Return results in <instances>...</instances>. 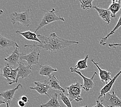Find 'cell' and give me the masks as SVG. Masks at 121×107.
I'll use <instances>...</instances> for the list:
<instances>
[{
    "label": "cell",
    "mask_w": 121,
    "mask_h": 107,
    "mask_svg": "<svg viewBox=\"0 0 121 107\" xmlns=\"http://www.w3.org/2000/svg\"><path fill=\"white\" fill-rule=\"evenodd\" d=\"M38 37L41 41L40 44H34L33 45L24 44V47H39L44 49L45 51H48L52 53H57L62 51L63 49L68 46L79 44V42L76 41L62 39L55 33H52L49 37L38 34Z\"/></svg>",
    "instance_id": "cell-1"
},
{
    "label": "cell",
    "mask_w": 121,
    "mask_h": 107,
    "mask_svg": "<svg viewBox=\"0 0 121 107\" xmlns=\"http://www.w3.org/2000/svg\"><path fill=\"white\" fill-rule=\"evenodd\" d=\"M31 9L27 8L25 11L22 13L14 12L11 14V21L13 25L18 22L19 25H22L23 26L28 27L31 23Z\"/></svg>",
    "instance_id": "cell-2"
},
{
    "label": "cell",
    "mask_w": 121,
    "mask_h": 107,
    "mask_svg": "<svg viewBox=\"0 0 121 107\" xmlns=\"http://www.w3.org/2000/svg\"><path fill=\"white\" fill-rule=\"evenodd\" d=\"M44 12V14L41 20V21L39 24L38 26L36 29L35 33H36L37 31H38L40 29H41L43 27L51 23L56 21H65V19L63 17L61 16H58L56 14V11L55 8H52L51 11H47L42 10Z\"/></svg>",
    "instance_id": "cell-3"
},
{
    "label": "cell",
    "mask_w": 121,
    "mask_h": 107,
    "mask_svg": "<svg viewBox=\"0 0 121 107\" xmlns=\"http://www.w3.org/2000/svg\"><path fill=\"white\" fill-rule=\"evenodd\" d=\"M31 52L30 54H25L21 53L20 59L21 60H24L26 61L28 65L31 68V66L34 65H39V56L41 50L39 49V47H31Z\"/></svg>",
    "instance_id": "cell-4"
},
{
    "label": "cell",
    "mask_w": 121,
    "mask_h": 107,
    "mask_svg": "<svg viewBox=\"0 0 121 107\" xmlns=\"http://www.w3.org/2000/svg\"><path fill=\"white\" fill-rule=\"evenodd\" d=\"M82 86L79 82H77L66 88L68 91V96L71 102L76 100L77 102H79L82 100V98L80 95Z\"/></svg>",
    "instance_id": "cell-5"
},
{
    "label": "cell",
    "mask_w": 121,
    "mask_h": 107,
    "mask_svg": "<svg viewBox=\"0 0 121 107\" xmlns=\"http://www.w3.org/2000/svg\"><path fill=\"white\" fill-rule=\"evenodd\" d=\"M101 102L106 107H121V100L113 90L112 93H107L103 97Z\"/></svg>",
    "instance_id": "cell-6"
},
{
    "label": "cell",
    "mask_w": 121,
    "mask_h": 107,
    "mask_svg": "<svg viewBox=\"0 0 121 107\" xmlns=\"http://www.w3.org/2000/svg\"><path fill=\"white\" fill-rule=\"evenodd\" d=\"M19 49L20 48L19 47H16L10 55H8L6 54L7 57L4 58V60L6 61L5 64H8L14 69L18 68L17 67V66H19V63H20V61L21 60L20 57L21 53L19 52Z\"/></svg>",
    "instance_id": "cell-7"
},
{
    "label": "cell",
    "mask_w": 121,
    "mask_h": 107,
    "mask_svg": "<svg viewBox=\"0 0 121 107\" xmlns=\"http://www.w3.org/2000/svg\"><path fill=\"white\" fill-rule=\"evenodd\" d=\"M71 72L72 73H76L77 74H78L79 76L81 77L83 80V85L82 86V88L85 90V91L87 92H89L90 89H92L94 86V83L93 81L94 78L96 75L97 74L96 72H95L91 78H87L82 74V73L79 71L75 70L74 69V68H70Z\"/></svg>",
    "instance_id": "cell-8"
},
{
    "label": "cell",
    "mask_w": 121,
    "mask_h": 107,
    "mask_svg": "<svg viewBox=\"0 0 121 107\" xmlns=\"http://www.w3.org/2000/svg\"><path fill=\"white\" fill-rule=\"evenodd\" d=\"M33 68L28 65H25L24 63L20 62L18 66V74L16 80V83L18 82L20 78L25 79L30 76V74L32 72Z\"/></svg>",
    "instance_id": "cell-9"
},
{
    "label": "cell",
    "mask_w": 121,
    "mask_h": 107,
    "mask_svg": "<svg viewBox=\"0 0 121 107\" xmlns=\"http://www.w3.org/2000/svg\"><path fill=\"white\" fill-rule=\"evenodd\" d=\"M23 88L22 85L21 83L19 84L15 88L8 90L3 92L0 94V96L4 98L3 100L5 102L6 104L8 103L9 106L13 99L14 95L15 94L16 92L19 89H22Z\"/></svg>",
    "instance_id": "cell-10"
},
{
    "label": "cell",
    "mask_w": 121,
    "mask_h": 107,
    "mask_svg": "<svg viewBox=\"0 0 121 107\" xmlns=\"http://www.w3.org/2000/svg\"><path fill=\"white\" fill-rule=\"evenodd\" d=\"M43 83L47 85L50 89L59 90L63 92V93H65V89H63V88H62V86H60L59 80L56 78V77L54 75H51L47 79L44 80L43 81Z\"/></svg>",
    "instance_id": "cell-11"
},
{
    "label": "cell",
    "mask_w": 121,
    "mask_h": 107,
    "mask_svg": "<svg viewBox=\"0 0 121 107\" xmlns=\"http://www.w3.org/2000/svg\"><path fill=\"white\" fill-rule=\"evenodd\" d=\"M121 70L111 80H110L108 83H106V85L104 86L103 88L100 90L99 96L98 97L99 100L100 99V97H104L107 93H109V92L111 91V90L112 88V86H113L114 82H116V80L117 79V78L119 77V76L121 75Z\"/></svg>",
    "instance_id": "cell-12"
},
{
    "label": "cell",
    "mask_w": 121,
    "mask_h": 107,
    "mask_svg": "<svg viewBox=\"0 0 121 107\" xmlns=\"http://www.w3.org/2000/svg\"><path fill=\"white\" fill-rule=\"evenodd\" d=\"M11 47L20 48L18 44L16 42L13 40L8 39L1 34L0 35V47L2 50H5Z\"/></svg>",
    "instance_id": "cell-13"
},
{
    "label": "cell",
    "mask_w": 121,
    "mask_h": 107,
    "mask_svg": "<svg viewBox=\"0 0 121 107\" xmlns=\"http://www.w3.org/2000/svg\"><path fill=\"white\" fill-rule=\"evenodd\" d=\"M93 8H94L97 12L98 13L100 18H101L103 21L106 22L107 23L109 24L111 22V13L108 9H104V8H99L97 6H93Z\"/></svg>",
    "instance_id": "cell-14"
},
{
    "label": "cell",
    "mask_w": 121,
    "mask_h": 107,
    "mask_svg": "<svg viewBox=\"0 0 121 107\" xmlns=\"http://www.w3.org/2000/svg\"><path fill=\"white\" fill-rule=\"evenodd\" d=\"M92 62L96 66L98 70L99 71V76L102 82H105L106 83H108V82L109 81H110L112 80V78H111V73L110 72H109L107 70H103V69H102L99 67L97 63L94 61V60L92 59Z\"/></svg>",
    "instance_id": "cell-15"
},
{
    "label": "cell",
    "mask_w": 121,
    "mask_h": 107,
    "mask_svg": "<svg viewBox=\"0 0 121 107\" xmlns=\"http://www.w3.org/2000/svg\"><path fill=\"white\" fill-rule=\"evenodd\" d=\"M34 84L36 86H33V87H30V89L36 91L40 95H46L50 98L51 97V96L48 93L49 89H50L47 85L43 83H41L40 82H35Z\"/></svg>",
    "instance_id": "cell-16"
},
{
    "label": "cell",
    "mask_w": 121,
    "mask_h": 107,
    "mask_svg": "<svg viewBox=\"0 0 121 107\" xmlns=\"http://www.w3.org/2000/svg\"><path fill=\"white\" fill-rule=\"evenodd\" d=\"M16 33L20 34L21 36L23 37L25 39L30 40V41L38 42L40 44L41 43V41L38 38V35L35 32H33L30 30L24 31V32H21L19 30H17L16 31Z\"/></svg>",
    "instance_id": "cell-17"
},
{
    "label": "cell",
    "mask_w": 121,
    "mask_h": 107,
    "mask_svg": "<svg viewBox=\"0 0 121 107\" xmlns=\"http://www.w3.org/2000/svg\"><path fill=\"white\" fill-rule=\"evenodd\" d=\"M39 74L41 76L50 77L53 72H58L57 68H54L51 66L48 65H40Z\"/></svg>",
    "instance_id": "cell-18"
},
{
    "label": "cell",
    "mask_w": 121,
    "mask_h": 107,
    "mask_svg": "<svg viewBox=\"0 0 121 107\" xmlns=\"http://www.w3.org/2000/svg\"><path fill=\"white\" fill-rule=\"evenodd\" d=\"M40 107H61L58 99V94L54 93L51 96L50 99L45 103H42Z\"/></svg>",
    "instance_id": "cell-19"
},
{
    "label": "cell",
    "mask_w": 121,
    "mask_h": 107,
    "mask_svg": "<svg viewBox=\"0 0 121 107\" xmlns=\"http://www.w3.org/2000/svg\"><path fill=\"white\" fill-rule=\"evenodd\" d=\"M121 26V14L120 17V18H119V20H118L117 24L116 25V26L114 27L113 30H112L106 37L102 38L101 40H100V44L103 46H105V45H107V43H106V40L108 39V38L109 37L112 35V34H113L115 33V32H116V31Z\"/></svg>",
    "instance_id": "cell-20"
},
{
    "label": "cell",
    "mask_w": 121,
    "mask_h": 107,
    "mask_svg": "<svg viewBox=\"0 0 121 107\" xmlns=\"http://www.w3.org/2000/svg\"><path fill=\"white\" fill-rule=\"evenodd\" d=\"M89 58V56L87 55L84 59H82L79 60L77 62V64L75 66V67L74 68V69L75 70H85V69H87L88 68V66L87 65V62Z\"/></svg>",
    "instance_id": "cell-21"
},
{
    "label": "cell",
    "mask_w": 121,
    "mask_h": 107,
    "mask_svg": "<svg viewBox=\"0 0 121 107\" xmlns=\"http://www.w3.org/2000/svg\"><path fill=\"white\" fill-rule=\"evenodd\" d=\"M121 8V3H112L111 4H110L108 9L110 11L111 13V18H116V14L120 11Z\"/></svg>",
    "instance_id": "cell-22"
},
{
    "label": "cell",
    "mask_w": 121,
    "mask_h": 107,
    "mask_svg": "<svg viewBox=\"0 0 121 107\" xmlns=\"http://www.w3.org/2000/svg\"><path fill=\"white\" fill-rule=\"evenodd\" d=\"M5 64V66L3 68V72L2 76L6 78V81L9 83V77L10 76L11 71H12L13 68L8 64Z\"/></svg>",
    "instance_id": "cell-23"
},
{
    "label": "cell",
    "mask_w": 121,
    "mask_h": 107,
    "mask_svg": "<svg viewBox=\"0 0 121 107\" xmlns=\"http://www.w3.org/2000/svg\"><path fill=\"white\" fill-rule=\"evenodd\" d=\"M81 4V8L83 10H89L93 8L92 2L94 0H79Z\"/></svg>",
    "instance_id": "cell-24"
},
{
    "label": "cell",
    "mask_w": 121,
    "mask_h": 107,
    "mask_svg": "<svg viewBox=\"0 0 121 107\" xmlns=\"http://www.w3.org/2000/svg\"><path fill=\"white\" fill-rule=\"evenodd\" d=\"M59 95L60 96V99H61L63 103H64L66 106L67 107H73L72 106L71 102L68 96L65 95V93L62 92H61V93L59 94Z\"/></svg>",
    "instance_id": "cell-25"
},
{
    "label": "cell",
    "mask_w": 121,
    "mask_h": 107,
    "mask_svg": "<svg viewBox=\"0 0 121 107\" xmlns=\"http://www.w3.org/2000/svg\"><path fill=\"white\" fill-rule=\"evenodd\" d=\"M96 105L95 106H93L92 107H106L104 105H103V103L101 102H99V100H97L96 101Z\"/></svg>",
    "instance_id": "cell-26"
},
{
    "label": "cell",
    "mask_w": 121,
    "mask_h": 107,
    "mask_svg": "<svg viewBox=\"0 0 121 107\" xmlns=\"http://www.w3.org/2000/svg\"><path fill=\"white\" fill-rule=\"evenodd\" d=\"M20 99H21V100H22L23 102H24L25 103L29 102V99H28V97L26 96V95H23V96L21 97V98H20Z\"/></svg>",
    "instance_id": "cell-27"
},
{
    "label": "cell",
    "mask_w": 121,
    "mask_h": 107,
    "mask_svg": "<svg viewBox=\"0 0 121 107\" xmlns=\"http://www.w3.org/2000/svg\"><path fill=\"white\" fill-rule=\"evenodd\" d=\"M18 104L20 107H25V103L23 102L22 100H19L18 102Z\"/></svg>",
    "instance_id": "cell-28"
},
{
    "label": "cell",
    "mask_w": 121,
    "mask_h": 107,
    "mask_svg": "<svg viewBox=\"0 0 121 107\" xmlns=\"http://www.w3.org/2000/svg\"><path fill=\"white\" fill-rule=\"evenodd\" d=\"M108 46L110 48H116L117 47H119V46H121V44H116V43H113V44H109Z\"/></svg>",
    "instance_id": "cell-29"
},
{
    "label": "cell",
    "mask_w": 121,
    "mask_h": 107,
    "mask_svg": "<svg viewBox=\"0 0 121 107\" xmlns=\"http://www.w3.org/2000/svg\"><path fill=\"white\" fill-rule=\"evenodd\" d=\"M121 0H112V3H121Z\"/></svg>",
    "instance_id": "cell-30"
},
{
    "label": "cell",
    "mask_w": 121,
    "mask_h": 107,
    "mask_svg": "<svg viewBox=\"0 0 121 107\" xmlns=\"http://www.w3.org/2000/svg\"><path fill=\"white\" fill-rule=\"evenodd\" d=\"M2 103H3V104H5V103H5V102H4V100H0V105H1V104H2Z\"/></svg>",
    "instance_id": "cell-31"
},
{
    "label": "cell",
    "mask_w": 121,
    "mask_h": 107,
    "mask_svg": "<svg viewBox=\"0 0 121 107\" xmlns=\"http://www.w3.org/2000/svg\"><path fill=\"white\" fill-rule=\"evenodd\" d=\"M6 106H7V107H9V105H8V103H6Z\"/></svg>",
    "instance_id": "cell-32"
},
{
    "label": "cell",
    "mask_w": 121,
    "mask_h": 107,
    "mask_svg": "<svg viewBox=\"0 0 121 107\" xmlns=\"http://www.w3.org/2000/svg\"><path fill=\"white\" fill-rule=\"evenodd\" d=\"M88 107V105H86L85 106H83V107Z\"/></svg>",
    "instance_id": "cell-33"
},
{
    "label": "cell",
    "mask_w": 121,
    "mask_h": 107,
    "mask_svg": "<svg viewBox=\"0 0 121 107\" xmlns=\"http://www.w3.org/2000/svg\"></svg>",
    "instance_id": "cell-34"
}]
</instances>
